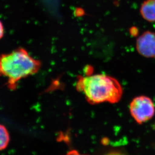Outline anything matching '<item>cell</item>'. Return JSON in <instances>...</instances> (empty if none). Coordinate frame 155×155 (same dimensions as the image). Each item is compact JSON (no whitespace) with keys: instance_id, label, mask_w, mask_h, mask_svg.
<instances>
[{"instance_id":"obj_1","label":"cell","mask_w":155,"mask_h":155,"mask_svg":"<svg viewBox=\"0 0 155 155\" xmlns=\"http://www.w3.org/2000/svg\"><path fill=\"white\" fill-rule=\"evenodd\" d=\"M76 88L91 104L116 103L121 99L123 90L118 81L104 74L89 75L78 78Z\"/></svg>"},{"instance_id":"obj_2","label":"cell","mask_w":155,"mask_h":155,"mask_svg":"<svg viewBox=\"0 0 155 155\" xmlns=\"http://www.w3.org/2000/svg\"><path fill=\"white\" fill-rule=\"evenodd\" d=\"M40 66V62L30 56L23 48L3 54L1 57V73L7 79L8 86L11 89L15 88L17 82L21 79L36 73Z\"/></svg>"},{"instance_id":"obj_3","label":"cell","mask_w":155,"mask_h":155,"mask_svg":"<svg viewBox=\"0 0 155 155\" xmlns=\"http://www.w3.org/2000/svg\"><path fill=\"white\" fill-rule=\"evenodd\" d=\"M129 108L132 117L139 124H143L151 120L155 114L153 101L145 95L134 98L130 102Z\"/></svg>"},{"instance_id":"obj_4","label":"cell","mask_w":155,"mask_h":155,"mask_svg":"<svg viewBox=\"0 0 155 155\" xmlns=\"http://www.w3.org/2000/svg\"><path fill=\"white\" fill-rule=\"evenodd\" d=\"M137 51L147 58H155V32L145 31L137 39Z\"/></svg>"},{"instance_id":"obj_5","label":"cell","mask_w":155,"mask_h":155,"mask_svg":"<svg viewBox=\"0 0 155 155\" xmlns=\"http://www.w3.org/2000/svg\"><path fill=\"white\" fill-rule=\"evenodd\" d=\"M140 14L147 21L155 22V0H145L140 6Z\"/></svg>"},{"instance_id":"obj_6","label":"cell","mask_w":155,"mask_h":155,"mask_svg":"<svg viewBox=\"0 0 155 155\" xmlns=\"http://www.w3.org/2000/svg\"><path fill=\"white\" fill-rule=\"evenodd\" d=\"M0 149L1 150H3L6 149V147L8 146L10 140V137L7 129L3 125H1L0 126Z\"/></svg>"},{"instance_id":"obj_7","label":"cell","mask_w":155,"mask_h":155,"mask_svg":"<svg viewBox=\"0 0 155 155\" xmlns=\"http://www.w3.org/2000/svg\"><path fill=\"white\" fill-rule=\"evenodd\" d=\"M104 155H128L124 153L120 152V151H113L111 152L108 153Z\"/></svg>"},{"instance_id":"obj_8","label":"cell","mask_w":155,"mask_h":155,"mask_svg":"<svg viewBox=\"0 0 155 155\" xmlns=\"http://www.w3.org/2000/svg\"><path fill=\"white\" fill-rule=\"evenodd\" d=\"M66 155H82V154H79V153L78 152V151H75V150H72V151H70Z\"/></svg>"}]
</instances>
